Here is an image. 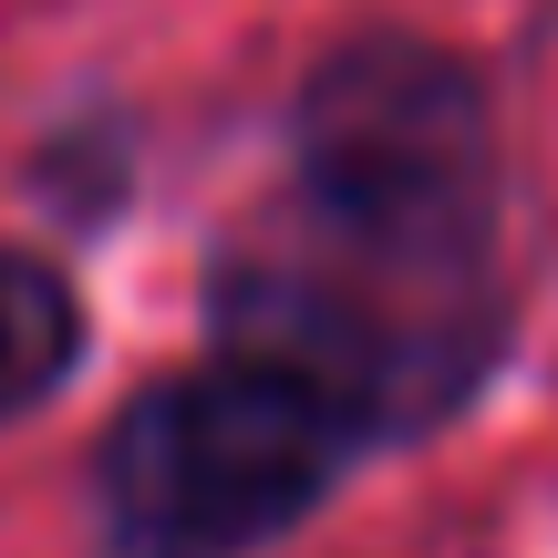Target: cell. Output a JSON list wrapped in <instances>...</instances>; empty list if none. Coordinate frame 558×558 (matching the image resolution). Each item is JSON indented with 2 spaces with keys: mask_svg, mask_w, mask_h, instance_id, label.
<instances>
[{
  "mask_svg": "<svg viewBox=\"0 0 558 558\" xmlns=\"http://www.w3.org/2000/svg\"><path fill=\"white\" fill-rule=\"evenodd\" d=\"M73 362H83V300H73V279L41 269V259H21V248H0V424L32 414Z\"/></svg>",
  "mask_w": 558,
  "mask_h": 558,
  "instance_id": "cell-4",
  "label": "cell"
},
{
  "mask_svg": "<svg viewBox=\"0 0 558 558\" xmlns=\"http://www.w3.org/2000/svg\"><path fill=\"white\" fill-rule=\"evenodd\" d=\"M218 362L290 383L341 445H393L445 424L507 341L497 290L352 269L331 248H228L207 269Z\"/></svg>",
  "mask_w": 558,
  "mask_h": 558,
  "instance_id": "cell-2",
  "label": "cell"
},
{
  "mask_svg": "<svg viewBox=\"0 0 558 558\" xmlns=\"http://www.w3.org/2000/svg\"><path fill=\"white\" fill-rule=\"evenodd\" d=\"M32 186H41L73 228H94V218H114V197L135 186V145H124L114 124H73V135H52V145L32 156Z\"/></svg>",
  "mask_w": 558,
  "mask_h": 558,
  "instance_id": "cell-5",
  "label": "cell"
},
{
  "mask_svg": "<svg viewBox=\"0 0 558 558\" xmlns=\"http://www.w3.org/2000/svg\"><path fill=\"white\" fill-rule=\"evenodd\" d=\"M311 248L393 279L486 290L497 248V114L445 41H341L290 104Z\"/></svg>",
  "mask_w": 558,
  "mask_h": 558,
  "instance_id": "cell-1",
  "label": "cell"
},
{
  "mask_svg": "<svg viewBox=\"0 0 558 558\" xmlns=\"http://www.w3.org/2000/svg\"><path fill=\"white\" fill-rule=\"evenodd\" d=\"M352 445L248 362L166 373L104 435V548L114 558H248L331 497Z\"/></svg>",
  "mask_w": 558,
  "mask_h": 558,
  "instance_id": "cell-3",
  "label": "cell"
}]
</instances>
